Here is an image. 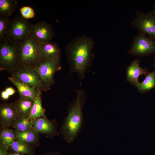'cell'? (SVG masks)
<instances>
[{
	"mask_svg": "<svg viewBox=\"0 0 155 155\" xmlns=\"http://www.w3.org/2000/svg\"><path fill=\"white\" fill-rule=\"evenodd\" d=\"M9 96L5 90L2 91L1 92V98L3 100H7L9 98Z\"/></svg>",
	"mask_w": 155,
	"mask_h": 155,
	"instance_id": "28",
	"label": "cell"
},
{
	"mask_svg": "<svg viewBox=\"0 0 155 155\" xmlns=\"http://www.w3.org/2000/svg\"><path fill=\"white\" fill-rule=\"evenodd\" d=\"M17 139L29 145L34 148L38 146L40 143V133L34 130L20 131L14 130Z\"/></svg>",
	"mask_w": 155,
	"mask_h": 155,
	"instance_id": "15",
	"label": "cell"
},
{
	"mask_svg": "<svg viewBox=\"0 0 155 155\" xmlns=\"http://www.w3.org/2000/svg\"><path fill=\"white\" fill-rule=\"evenodd\" d=\"M32 24L22 16H16L11 20L6 37L18 45L31 35Z\"/></svg>",
	"mask_w": 155,
	"mask_h": 155,
	"instance_id": "6",
	"label": "cell"
},
{
	"mask_svg": "<svg viewBox=\"0 0 155 155\" xmlns=\"http://www.w3.org/2000/svg\"><path fill=\"white\" fill-rule=\"evenodd\" d=\"M9 73L11 77L38 91L46 92L50 89L42 81L36 69L20 66Z\"/></svg>",
	"mask_w": 155,
	"mask_h": 155,
	"instance_id": "5",
	"label": "cell"
},
{
	"mask_svg": "<svg viewBox=\"0 0 155 155\" xmlns=\"http://www.w3.org/2000/svg\"><path fill=\"white\" fill-rule=\"evenodd\" d=\"M9 148L13 152L26 155H36L34 148L19 140L14 141Z\"/></svg>",
	"mask_w": 155,
	"mask_h": 155,
	"instance_id": "21",
	"label": "cell"
},
{
	"mask_svg": "<svg viewBox=\"0 0 155 155\" xmlns=\"http://www.w3.org/2000/svg\"><path fill=\"white\" fill-rule=\"evenodd\" d=\"M18 140L14 131L9 128H3L0 134V142L9 147L14 141Z\"/></svg>",
	"mask_w": 155,
	"mask_h": 155,
	"instance_id": "22",
	"label": "cell"
},
{
	"mask_svg": "<svg viewBox=\"0 0 155 155\" xmlns=\"http://www.w3.org/2000/svg\"><path fill=\"white\" fill-rule=\"evenodd\" d=\"M43 155H62L57 152H50L44 154Z\"/></svg>",
	"mask_w": 155,
	"mask_h": 155,
	"instance_id": "29",
	"label": "cell"
},
{
	"mask_svg": "<svg viewBox=\"0 0 155 155\" xmlns=\"http://www.w3.org/2000/svg\"><path fill=\"white\" fill-rule=\"evenodd\" d=\"M128 53L140 57L155 53V41L145 34L139 32L133 38Z\"/></svg>",
	"mask_w": 155,
	"mask_h": 155,
	"instance_id": "8",
	"label": "cell"
},
{
	"mask_svg": "<svg viewBox=\"0 0 155 155\" xmlns=\"http://www.w3.org/2000/svg\"><path fill=\"white\" fill-rule=\"evenodd\" d=\"M18 5L16 0H0V16L9 18L15 11Z\"/></svg>",
	"mask_w": 155,
	"mask_h": 155,
	"instance_id": "20",
	"label": "cell"
},
{
	"mask_svg": "<svg viewBox=\"0 0 155 155\" xmlns=\"http://www.w3.org/2000/svg\"><path fill=\"white\" fill-rule=\"evenodd\" d=\"M9 96L13 95L16 91L13 88L11 87L6 88L5 90Z\"/></svg>",
	"mask_w": 155,
	"mask_h": 155,
	"instance_id": "27",
	"label": "cell"
},
{
	"mask_svg": "<svg viewBox=\"0 0 155 155\" xmlns=\"http://www.w3.org/2000/svg\"><path fill=\"white\" fill-rule=\"evenodd\" d=\"M61 50L56 43L50 42L40 44L38 51L39 58L41 62L60 59Z\"/></svg>",
	"mask_w": 155,
	"mask_h": 155,
	"instance_id": "13",
	"label": "cell"
},
{
	"mask_svg": "<svg viewBox=\"0 0 155 155\" xmlns=\"http://www.w3.org/2000/svg\"><path fill=\"white\" fill-rule=\"evenodd\" d=\"M155 17V2L154 4L153 8L152 10V11Z\"/></svg>",
	"mask_w": 155,
	"mask_h": 155,
	"instance_id": "31",
	"label": "cell"
},
{
	"mask_svg": "<svg viewBox=\"0 0 155 155\" xmlns=\"http://www.w3.org/2000/svg\"><path fill=\"white\" fill-rule=\"evenodd\" d=\"M0 41V69L9 72L20 66L18 46L6 37Z\"/></svg>",
	"mask_w": 155,
	"mask_h": 155,
	"instance_id": "4",
	"label": "cell"
},
{
	"mask_svg": "<svg viewBox=\"0 0 155 155\" xmlns=\"http://www.w3.org/2000/svg\"><path fill=\"white\" fill-rule=\"evenodd\" d=\"M9 148L0 142V155H9L8 152Z\"/></svg>",
	"mask_w": 155,
	"mask_h": 155,
	"instance_id": "26",
	"label": "cell"
},
{
	"mask_svg": "<svg viewBox=\"0 0 155 155\" xmlns=\"http://www.w3.org/2000/svg\"><path fill=\"white\" fill-rule=\"evenodd\" d=\"M10 126L14 129L20 131L33 130L32 121L28 117L17 119Z\"/></svg>",
	"mask_w": 155,
	"mask_h": 155,
	"instance_id": "23",
	"label": "cell"
},
{
	"mask_svg": "<svg viewBox=\"0 0 155 155\" xmlns=\"http://www.w3.org/2000/svg\"><path fill=\"white\" fill-rule=\"evenodd\" d=\"M153 67L155 69V58L153 59Z\"/></svg>",
	"mask_w": 155,
	"mask_h": 155,
	"instance_id": "32",
	"label": "cell"
},
{
	"mask_svg": "<svg viewBox=\"0 0 155 155\" xmlns=\"http://www.w3.org/2000/svg\"><path fill=\"white\" fill-rule=\"evenodd\" d=\"M11 21L9 17L0 16V40L6 38Z\"/></svg>",
	"mask_w": 155,
	"mask_h": 155,
	"instance_id": "24",
	"label": "cell"
},
{
	"mask_svg": "<svg viewBox=\"0 0 155 155\" xmlns=\"http://www.w3.org/2000/svg\"><path fill=\"white\" fill-rule=\"evenodd\" d=\"M19 117L14 103L5 102L0 106V122L3 128H9Z\"/></svg>",
	"mask_w": 155,
	"mask_h": 155,
	"instance_id": "12",
	"label": "cell"
},
{
	"mask_svg": "<svg viewBox=\"0 0 155 155\" xmlns=\"http://www.w3.org/2000/svg\"><path fill=\"white\" fill-rule=\"evenodd\" d=\"M62 68L60 59L41 62L36 69L41 80L51 89L54 84L53 78L55 73Z\"/></svg>",
	"mask_w": 155,
	"mask_h": 155,
	"instance_id": "9",
	"label": "cell"
},
{
	"mask_svg": "<svg viewBox=\"0 0 155 155\" xmlns=\"http://www.w3.org/2000/svg\"><path fill=\"white\" fill-rule=\"evenodd\" d=\"M86 93L80 88L76 91L75 98L70 102L60 127L59 133L68 143L73 142L78 137L84 122L82 111L86 100Z\"/></svg>",
	"mask_w": 155,
	"mask_h": 155,
	"instance_id": "2",
	"label": "cell"
},
{
	"mask_svg": "<svg viewBox=\"0 0 155 155\" xmlns=\"http://www.w3.org/2000/svg\"><path fill=\"white\" fill-rule=\"evenodd\" d=\"M21 16L25 19L33 18L35 16V12L33 9L28 6H24L20 9Z\"/></svg>",
	"mask_w": 155,
	"mask_h": 155,
	"instance_id": "25",
	"label": "cell"
},
{
	"mask_svg": "<svg viewBox=\"0 0 155 155\" xmlns=\"http://www.w3.org/2000/svg\"><path fill=\"white\" fill-rule=\"evenodd\" d=\"M139 59H134L126 68V80L130 84L136 87L139 83V78L143 75H146L149 72L146 68L140 67Z\"/></svg>",
	"mask_w": 155,
	"mask_h": 155,
	"instance_id": "14",
	"label": "cell"
},
{
	"mask_svg": "<svg viewBox=\"0 0 155 155\" xmlns=\"http://www.w3.org/2000/svg\"><path fill=\"white\" fill-rule=\"evenodd\" d=\"M8 80L16 87L19 92L20 97L29 98L34 100L39 92H40L36 89L31 87L11 76L8 77Z\"/></svg>",
	"mask_w": 155,
	"mask_h": 155,
	"instance_id": "16",
	"label": "cell"
},
{
	"mask_svg": "<svg viewBox=\"0 0 155 155\" xmlns=\"http://www.w3.org/2000/svg\"><path fill=\"white\" fill-rule=\"evenodd\" d=\"M94 42L92 38L85 35L77 37L66 46L65 51L71 73H76L81 81L90 70L94 57Z\"/></svg>",
	"mask_w": 155,
	"mask_h": 155,
	"instance_id": "1",
	"label": "cell"
},
{
	"mask_svg": "<svg viewBox=\"0 0 155 155\" xmlns=\"http://www.w3.org/2000/svg\"><path fill=\"white\" fill-rule=\"evenodd\" d=\"M40 44L30 35L18 45L20 66L36 69L41 63L38 55Z\"/></svg>",
	"mask_w": 155,
	"mask_h": 155,
	"instance_id": "3",
	"label": "cell"
},
{
	"mask_svg": "<svg viewBox=\"0 0 155 155\" xmlns=\"http://www.w3.org/2000/svg\"><path fill=\"white\" fill-rule=\"evenodd\" d=\"M34 102L33 99L20 97L14 103L19 118L28 117Z\"/></svg>",
	"mask_w": 155,
	"mask_h": 155,
	"instance_id": "17",
	"label": "cell"
},
{
	"mask_svg": "<svg viewBox=\"0 0 155 155\" xmlns=\"http://www.w3.org/2000/svg\"><path fill=\"white\" fill-rule=\"evenodd\" d=\"M30 34L32 37L41 44L51 42L54 36L52 26L45 21L32 24Z\"/></svg>",
	"mask_w": 155,
	"mask_h": 155,
	"instance_id": "10",
	"label": "cell"
},
{
	"mask_svg": "<svg viewBox=\"0 0 155 155\" xmlns=\"http://www.w3.org/2000/svg\"><path fill=\"white\" fill-rule=\"evenodd\" d=\"M138 91L141 93L148 92L155 88V69L149 72L143 81L137 85Z\"/></svg>",
	"mask_w": 155,
	"mask_h": 155,
	"instance_id": "18",
	"label": "cell"
},
{
	"mask_svg": "<svg viewBox=\"0 0 155 155\" xmlns=\"http://www.w3.org/2000/svg\"><path fill=\"white\" fill-rule=\"evenodd\" d=\"M131 25L139 32L147 34L155 40V17L152 11L144 12L136 10Z\"/></svg>",
	"mask_w": 155,
	"mask_h": 155,
	"instance_id": "7",
	"label": "cell"
},
{
	"mask_svg": "<svg viewBox=\"0 0 155 155\" xmlns=\"http://www.w3.org/2000/svg\"><path fill=\"white\" fill-rule=\"evenodd\" d=\"M31 121L33 130L40 134H44L50 138L60 135L57 130L58 124L55 119L51 121L46 117H40Z\"/></svg>",
	"mask_w": 155,
	"mask_h": 155,
	"instance_id": "11",
	"label": "cell"
},
{
	"mask_svg": "<svg viewBox=\"0 0 155 155\" xmlns=\"http://www.w3.org/2000/svg\"><path fill=\"white\" fill-rule=\"evenodd\" d=\"M41 92H39L34 100V102L28 117L31 120L40 117H46L45 115V110L42 105Z\"/></svg>",
	"mask_w": 155,
	"mask_h": 155,
	"instance_id": "19",
	"label": "cell"
},
{
	"mask_svg": "<svg viewBox=\"0 0 155 155\" xmlns=\"http://www.w3.org/2000/svg\"><path fill=\"white\" fill-rule=\"evenodd\" d=\"M9 155H26L25 154L15 152L9 153Z\"/></svg>",
	"mask_w": 155,
	"mask_h": 155,
	"instance_id": "30",
	"label": "cell"
}]
</instances>
